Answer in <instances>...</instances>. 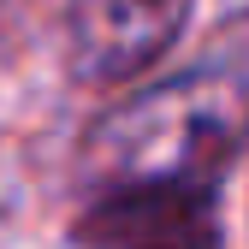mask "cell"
Listing matches in <instances>:
<instances>
[{
  "label": "cell",
  "mask_w": 249,
  "mask_h": 249,
  "mask_svg": "<svg viewBox=\"0 0 249 249\" xmlns=\"http://www.w3.org/2000/svg\"><path fill=\"white\" fill-rule=\"evenodd\" d=\"M249 137V77L196 66L101 119L83 148V190H196L220 196L226 160Z\"/></svg>",
  "instance_id": "6da1fadb"
},
{
  "label": "cell",
  "mask_w": 249,
  "mask_h": 249,
  "mask_svg": "<svg viewBox=\"0 0 249 249\" xmlns=\"http://www.w3.org/2000/svg\"><path fill=\"white\" fill-rule=\"evenodd\" d=\"M77 249H220V208L196 190H89Z\"/></svg>",
  "instance_id": "7a4b0ae2"
},
{
  "label": "cell",
  "mask_w": 249,
  "mask_h": 249,
  "mask_svg": "<svg viewBox=\"0 0 249 249\" xmlns=\"http://www.w3.org/2000/svg\"><path fill=\"white\" fill-rule=\"evenodd\" d=\"M184 18L190 0H77L66 30L71 71L89 83H124L178 42Z\"/></svg>",
  "instance_id": "3957f363"
}]
</instances>
